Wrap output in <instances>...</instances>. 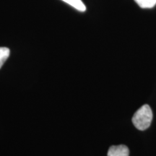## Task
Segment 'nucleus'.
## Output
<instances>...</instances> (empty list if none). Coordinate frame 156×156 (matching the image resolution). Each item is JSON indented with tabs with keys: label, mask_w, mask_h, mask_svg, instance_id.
Wrapping results in <instances>:
<instances>
[{
	"label": "nucleus",
	"mask_w": 156,
	"mask_h": 156,
	"mask_svg": "<svg viewBox=\"0 0 156 156\" xmlns=\"http://www.w3.org/2000/svg\"><path fill=\"white\" fill-rule=\"evenodd\" d=\"M153 119V112L148 105H143L138 109L132 117V123L139 130L147 129L151 126Z\"/></svg>",
	"instance_id": "1"
},
{
	"label": "nucleus",
	"mask_w": 156,
	"mask_h": 156,
	"mask_svg": "<svg viewBox=\"0 0 156 156\" xmlns=\"http://www.w3.org/2000/svg\"><path fill=\"white\" fill-rule=\"evenodd\" d=\"M129 150L126 145H113L109 148L107 156H129Z\"/></svg>",
	"instance_id": "2"
},
{
	"label": "nucleus",
	"mask_w": 156,
	"mask_h": 156,
	"mask_svg": "<svg viewBox=\"0 0 156 156\" xmlns=\"http://www.w3.org/2000/svg\"><path fill=\"white\" fill-rule=\"evenodd\" d=\"M62 1L69 4L70 6H72L78 11L85 12L86 10V7L82 2V0H62Z\"/></svg>",
	"instance_id": "3"
},
{
	"label": "nucleus",
	"mask_w": 156,
	"mask_h": 156,
	"mask_svg": "<svg viewBox=\"0 0 156 156\" xmlns=\"http://www.w3.org/2000/svg\"><path fill=\"white\" fill-rule=\"evenodd\" d=\"M134 2L142 9L153 8L156 5V0H134Z\"/></svg>",
	"instance_id": "4"
},
{
	"label": "nucleus",
	"mask_w": 156,
	"mask_h": 156,
	"mask_svg": "<svg viewBox=\"0 0 156 156\" xmlns=\"http://www.w3.org/2000/svg\"><path fill=\"white\" fill-rule=\"evenodd\" d=\"M10 54V51L7 47H0V69Z\"/></svg>",
	"instance_id": "5"
}]
</instances>
